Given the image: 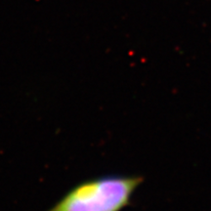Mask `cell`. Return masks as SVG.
<instances>
[{
    "label": "cell",
    "instance_id": "cell-1",
    "mask_svg": "<svg viewBox=\"0 0 211 211\" xmlns=\"http://www.w3.org/2000/svg\"><path fill=\"white\" fill-rule=\"evenodd\" d=\"M138 176L108 175L72 188L47 211H120L142 183Z\"/></svg>",
    "mask_w": 211,
    "mask_h": 211
}]
</instances>
